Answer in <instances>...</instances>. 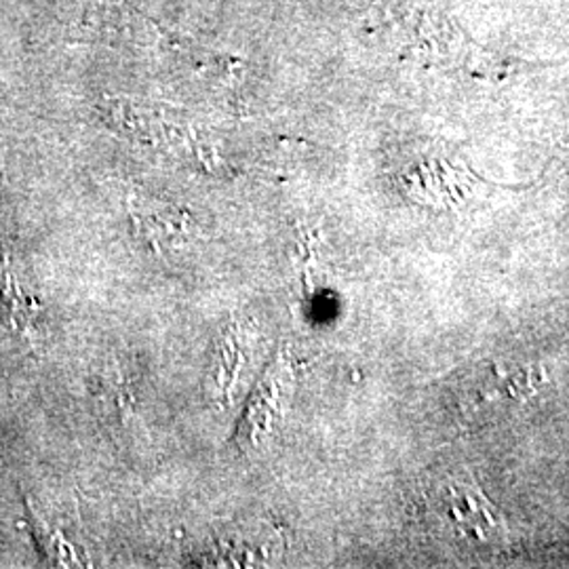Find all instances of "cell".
Instances as JSON below:
<instances>
[{"label":"cell","instance_id":"1","mask_svg":"<svg viewBox=\"0 0 569 569\" xmlns=\"http://www.w3.org/2000/svg\"><path fill=\"white\" fill-rule=\"evenodd\" d=\"M439 493L448 526L453 533L479 542L498 540L505 533L502 517L472 481L451 479Z\"/></svg>","mask_w":569,"mask_h":569},{"label":"cell","instance_id":"2","mask_svg":"<svg viewBox=\"0 0 569 569\" xmlns=\"http://www.w3.org/2000/svg\"><path fill=\"white\" fill-rule=\"evenodd\" d=\"M289 380L291 371L284 359L277 361L266 371V378L260 382V387L256 388L239 428V439L243 448L258 446L264 439L266 432L272 428L287 397Z\"/></svg>","mask_w":569,"mask_h":569}]
</instances>
